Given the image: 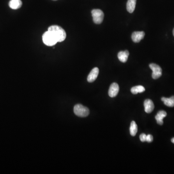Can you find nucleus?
Wrapping results in <instances>:
<instances>
[{
	"label": "nucleus",
	"instance_id": "f257e3e1",
	"mask_svg": "<svg viewBox=\"0 0 174 174\" xmlns=\"http://www.w3.org/2000/svg\"><path fill=\"white\" fill-rule=\"evenodd\" d=\"M48 31L51 32L57 39L58 42L64 41L66 37V33L63 28L58 25H52L48 29Z\"/></svg>",
	"mask_w": 174,
	"mask_h": 174
},
{
	"label": "nucleus",
	"instance_id": "f03ea898",
	"mask_svg": "<svg viewBox=\"0 0 174 174\" xmlns=\"http://www.w3.org/2000/svg\"><path fill=\"white\" fill-rule=\"evenodd\" d=\"M42 39L45 44L47 46H53L55 45L58 42L57 39L54 36V35L48 31H46L43 34L42 36Z\"/></svg>",
	"mask_w": 174,
	"mask_h": 174
},
{
	"label": "nucleus",
	"instance_id": "7ed1b4c3",
	"mask_svg": "<svg viewBox=\"0 0 174 174\" xmlns=\"http://www.w3.org/2000/svg\"><path fill=\"white\" fill-rule=\"evenodd\" d=\"M74 112L76 116L80 117H86L89 114L88 108L81 104H77L75 105Z\"/></svg>",
	"mask_w": 174,
	"mask_h": 174
},
{
	"label": "nucleus",
	"instance_id": "20e7f679",
	"mask_svg": "<svg viewBox=\"0 0 174 174\" xmlns=\"http://www.w3.org/2000/svg\"><path fill=\"white\" fill-rule=\"evenodd\" d=\"M93 21L94 23L100 24L102 22L104 18V14L101 10L94 9L91 11Z\"/></svg>",
	"mask_w": 174,
	"mask_h": 174
},
{
	"label": "nucleus",
	"instance_id": "39448f33",
	"mask_svg": "<svg viewBox=\"0 0 174 174\" xmlns=\"http://www.w3.org/2000/svg\"><path fill=\"white\" fill-rule=\"evenodd\" d=\"M149 67L152 71V77L154 80L159 79L162 75V69L160 66L155 64L149 65Z\"/></svg>",
	"mask_w": 174,
	"mask_h": 174
},
{
	"label": "nucleus",
	"instance_id": "423d86ee",
	"mask_svg": "<svg viewBox=\"0 0 174 174\" xmlns=\"http://www.w3.org/2000/svg\"><path fill=\"white\" fill-rule=\"evenodd\" d=\"M119 89V86L117 83H112L110 86L109 89V95L110 97H115L118 94Z\"/></svg>",
	"mask_w": 174,
	"mask_h": 174
},
{
	"label": "nucleus",
	"instance_id": "0eeeda50",
	"mask_svg": "<svg viewBox=\"0 0 174 174\" xmlns=\"http://www.w3.org/2000/svg\"><path fill=\"white\" fill-rule=\"evenodd\" d=\"M99 70L98 68H94L93 70H91L90 73L89 75L87 77V80L89 83H91L94 81L96 80L97 77L99 74Z\"/></svg>",
	"mask_w": 174,
	"mask_h": 174
},
{
	"label": "nucleus",
	"instance_id": "6e6552de",
	"mask_svg": "<svg viewBox=\"0 0 174 174\" xmlns=\"http://www.w3.org/2000/svg\"><path fill=\"white\" fill-rule=\"evenodd\" d=\"M145 33L144 31H134L132 35L133 41L135 43H139L144 38Z\"/></svg>",
	"mask_w": 174,
	"mask_h": 174
},
{
	"label": "nucleus",
	"instance_id": "1a4fd4ad",
	"mask_svg": "<svg viewBox=\"0 0 174 174\" xmlns=\"http://www.w3.org/2000/svg\"><path fill=\"white\" fill-rule=\"evenodd\" d=\"M144 107L145 112L147 113H151L154 109V105L152 100L146 99L144 102Z\"/></svg>",
	"mask_w": 174,
	"mask_h": 174
},
{
	"label": "nucleus",
	"instance_id": "9d476101",
	"mask_svg": "<svg viewBox=\"0 0 174 174\" xmlns=\"http://www.w3.org/2000/svg\"><path fill=\"white\" fill-rule=\"evenodd\" d=\"M167 116V113L166 111L163 110L159 111L157 113V115L155 116V119L157 120V123L160 125H162L163 123V118L166 117Z\"/></svg>",
	"mask_w": 174,
	"mask_h": 174
},
{
	"label": "nucleus",
	"instance_id": "9b49d317",
	"mask_svg": "<svg viewBox=\"0 0 174 174\" xmlns=\"http://www.w3.org/2000/svg\"><path fill=\"white\" fill-rule=\"evenodd\" d=\"M22 2L21 0H11L9 2V6L12 9H17L22 7Z\"/></svg>",
	"mask_w": 174,
	"mask_h": 174
},
{
	"label": "nucleus",
	"instance_id": "f8f14e48",
	"mask_svg": "<svg viewBox=\"0 0 174 174\" xmlns=\"http://www.w3.org/2000/svg\"><path fill=\"white\" fill-rule=\"evenodd\" d=\"M129 53L128 51H122L118 52V60L122 62H126L128 60Z\"/></svg>",
	"mask_w": 174,
	"mask_h": 174
},
{
	"label": "nucleus",
	"instance_id": "ddd939ff",
	"mask_svg": "<svg viewBox=\"0 0 174 174\" xmlns=\"http://www.w3.org/2000/svg\"><path fill=\"white\" fill-rule=\"evenodd\" d=\"M137 0H128L127 2V10L130 13H133L135 9Z\"/></svg>",
	"mask_w": 174,
	"mask_h": 174
},
{
	"label": "nucleus",
	"instance_id": "4468645a",
	"mask_svg": "<svg viewBox=\"0 0 174 174\" xmlns=\"http://www.w3.org/2000/svg\"><path fill=\"white\" fill-rule=\"evenodd\" d=\"M162 101L164 103L165 105L168 107H174V96L171 97L170 98L162 97Z\"/></svg>",
	"mask_w": 174,
	"mask_h": 174
},
{
	"label": "nucleus",
	"instance_id": "2eb2a0df",
	"mask_svg": "<svg viewBox=\"0 0 174 174\" xmlns=\"http://www.w3.org/2000/svg\"><path fill=\"white\" fill-rule=\"evenodd\" d=\"M138 125L137 123H135L134 121H132L131 123V125H130V134L133 137H134L137 132H138Z\"/></svg>",
	"mask_w": 174,
	"mask_h": 174
},
{
	"label": "nucleus",
	"instance_id": "dca6fc26",
	"mask_svg": "<svg viewBox=\"0 0 174 174\" xmlns=\"http://www.w3.org/2000/svg\"><path fill=\"white\" fill-rule=\"evenodd\" d=\"M145 88L143 86H141V85L134 86V87H133L131 89V93L133 94H137L138 93H143L144 91H145Z\"/></svg>",
	"mask_w": 174,
	"mask_h": 174
},
{
	"label": "nucleus",
	"instance_id": "f3484780",
	"mask_svg": "<svg viewBox=\"0 0 174 174\" xmlns=\"http://www.w3.org/2000/svg\"><path fill=\"white\" fill-rule=\"evenodd\" d=\"M147 135L145 133H142L140 135V139L141 142H145L146 141Z\"/></svg>",
	"mask_w": 174,
	"mask_h": 174
},
{
	"label": "nucleus",
	"instance_id": "a211bd4d",
	"mask_svg": "<svg viewBox=\"0 0 174 174\" xmlns=\"http://www.w3.org/2000/svg\"><path fill=\"white\" fill-rule=\"evenodd\" d=\"M153 138L152 135L151 134H148L147 135L146 141L148 142V143H151L152 142Z\"/></svg>",
	"mask_w": 174,
	"mask_h": 174
},
{
	"label": "nucleus",
	"instance_id": "6ab92c4d",
	"mask_svg": "<svg viewBox=\"0 0 174 174\" xmlns=\"http://www.w3.org/2000/svg\"><path fill=\"white\" fill-rule=\"evenodd\" d=\"M171 142L174 144V138H172V139H171Z\"/></svg>",
	"mask_w": 174,
	"mask_h": 174
},
{
	"label": "nucleus",
	"instance_id": "aec40b11",
	"mask_svg": "<svg viewBox=\"0 0 174 174\" xmlns=\"http://www.w3.org/2000/svg\"><path fill=\"white\" fill-rule=\"evenodd\" d=\"M173 35H174V30H173Z\"/></svg>",
	"mask_w": 174,
	"mask_h": 174
},
{
	"label": "nucleus",
	"instance_id": "412c9836",
	"mask_svg": "<svg viewBox=\"0 0 174 174\" xmlns=\"http://www.w3.org/2000/svg\"><path fill=\"white\" fill-rule=\"evenodd\" d=\"M53 1H57V0H53Z\"/></svg>",
	"mask_w": 174,
	"mask_h": 174
}]
</instances>
